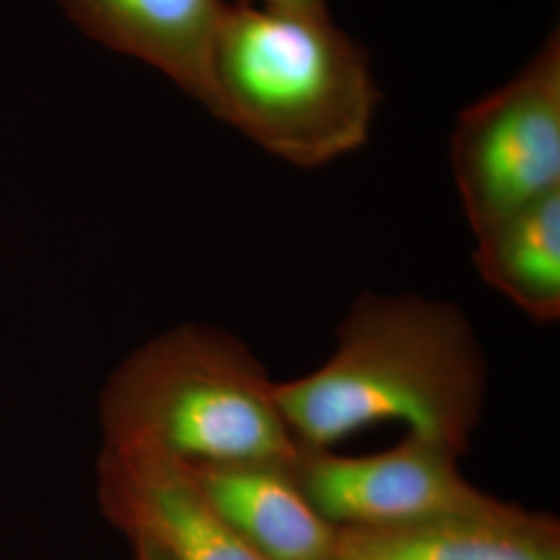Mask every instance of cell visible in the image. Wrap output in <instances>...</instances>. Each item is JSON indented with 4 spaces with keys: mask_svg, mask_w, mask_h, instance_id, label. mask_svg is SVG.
Here are the masks:
<instances>
[{
    "mask_svg": "<svg viewBox=\"0 0 560 560\" xmlns=\"http://www.w3.org/2000/svg\"><path fill=\"white\" fill-rule=\"evenodd\" d=\"M451 168L478 237L560 191V36H548L520 73L460 113Z\"/></svg>",
    "mask_w": 560,
    "mask_h": 560,
    "instance_id": "cell-4",
    "label": "cell"
},
{
    "mask_svg": "<svg viewBox=\"0 0 560 560\" xmlns=\"http://www.w3.org/2000/svg\"><path fill=\"white\" fill-rule=\"evenodd\" d=\"M488 365L455 303L363 293L318 370L277 382L275 395L303 448H332L381 423L439 441L463 457L480 425Z\"/></svg>",
    "mask_w": 560,
    "mask_h": 560,
    "instance_id": "cell-1",
    "label": "cell"
},
{
    "mask_svg": "<svg viewBox=\"0 0 560 560\" xmlns=\"http://www.w3.org/2000/svg\"><path fill=\"white\" fill-rule=\"evenodd\" d=\"M337 557L370 560H560V523L506 502L499 511L399 529L339 532Z\"/></svg>",
    "mask_w": 560,
    "mask_h": 560,
    "instance_id": "cell-9",
    "label": "cell"
},
{
    "mask_svg": "<svg viewBox=\"0 0 560 560\" xmlns=\"http://www.w3.org/2000/svg\"><path fill=\"white\" fill-rule=\"evenodd\" d=\"M102 502L131 541L166 560H264L201 497L187 467L152 442L108 441Z\"/></svg>",
    "mask_w": 560,
    "mask_h": 560,
    "instance_id": "cell-6",
    "label": "cell"
},
{
    "mask_svg": "<svg viewBox=\"0 0 560 560\" xmlns=\"http://www.w3.org/2000/svg\"><path fill=\"white\" fill-rule=\"evenodd\" d=\"M481 280L529 320H560V191L476 237Z\"/></svg>",
    "mask_w": 560,
    "mask_h": 560,
    "instance_id": "cell-10",
    "label": "cell"
},
{
    "mask_svg": "<svg viewBox=\"0 0 560 560\" xmlns=\"http://www.w3.org/2000/svg\"><path fill=\"white\" fill-rule=\"evenodd\" d=\"M459 455L442 442L407 432L374 455L300 448L293 465L301 490L339 532L399 529L499 511V501L460 474Z\"/></svg>",
    "mask_w": 560,
    "mask_h": 560,
    "instance_id": "cell-5",
    "label": "cell"
},
{
    "mask_svg": "<svg viewBox=\"0 0 560 560\" xmlns=\"http://www.w3.org/2000/svg\"><path fill=\"white\" fill-rule=\"evenodd\" d=\"M293 465L187 467L201 497L264 560H335L339 529L301 490Z\"/></svg>",
    "mask_w": 560,
    "mask_h": 560,
    "instance_id": "cell-8",
    "label": "cell"
},
{
    "mask_svg": "<svg viewBox=\"0 0 560 560\" xmlns=\"http://www.w3.org/2000/svg\"><path fill=\"white\" fill-rule=\"evenodd\" d=\"M136 548V559L138 560H166L159 550H154L152 546L143 544V541H133Z\"/></svg>",
    "mask_w": 560,
    "mask_h": 560,
    "instance_id": "cell-12",
    "label": "cell"
},
{
    "mask_svg": "<svg viewBox=\"0 0 560 560\" xmlns=\"http://www.w3.org/2000/svg\"><path fill=\"white\" fill-rule=\"evenodd\" d=\"M92 38L140 59L212 110V52L226 0H60Z\"/></svg>",
    "mask_w": 560,
    "mask_h": 560,
    "instance_id": "cell-7",
    "label": "cell"
},
{
    "mask_svg": "<svg viewBox=\"0 0 560 560\" xmlns=\"http://www.w3.org/2000/svg\"><path fill=\"white\" fill-rule=\"evenodd\" d=\"M277 382L235 335L185 326L129 361L106 400L108 441L152 442L187 467L295 463Z\"/></svg>",
    "mask_w": 560,
    "mask_h": 560,
    "instance_id": "cell-3",
    "label": "cell"
},
{
    "mask_svg": "<svg viewBox=\"0 0 560 560\" xmlns=\"http://www.w3.org/2000/svg\"><path fill=\"white\" fill-rule=\"evenodd\" d=\"M335 560H370V559H345V557H335Z\"/></svg>",
    "mask_w": 560,
    "mask_h": 560,
    "instance_id": "cell-13",
    "label": "cell"
},
{
    "mask_svg": "<svg viewBox=\"0 0 560 560\" xmlns=\"http://www.w3.org/2000/svg\"><path fill=\"white\" fill-rule=\"evenodd\" d=\"M378 90L368 57L328 15L240 0L212 52V115L261 150L316 168L361 148Z\"/></svg>",
    "mask_w": 560,
    "mask_h": 560,
    "instance_id": "cell-2",
    "label": "cell"
},
{
    "mask_svg": "<svg viewBox=\"0 0 560 560\" xmlns=\"http://www.w3.org/2000/svg\"><path fill=\"white\" fill-rule=\"evenodd\" d=\"M249 2L282 7V9L300 11V13H307V15H328L326 0H249Z\"/></svg>",
    "mask_w": 560,
    "mask_h": 560,
    "instance_id": "cell-11",
    "label": "cell"
}]
</instances>
